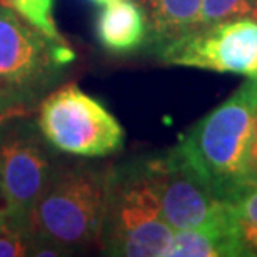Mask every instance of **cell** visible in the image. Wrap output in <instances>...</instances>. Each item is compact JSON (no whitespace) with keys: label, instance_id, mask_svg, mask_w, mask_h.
Listing matches in <instances>:
<instances>
[{"label":"cell","instance_id":"cell-1","mask_svg":"<svg viewBox=\"0 0 257 257\" xmlns=\"http://www.w3.org/2000/svg\"><path fill=\"white\" fill-rule=\"evenodd\" d=\"M110 166L59 161L32 215L34 255H69L100 242Z\"/></svg>","mask_w":257,"mask_h":257},{"label":"cell","instance_id":"cell-2","mask_svg":"<svg viewBox=\"0 0 257 257\" xmlns=\"http://www.w3.org/2000/svg\"><path fill=\"white\" fill-rule=\"evenodd\" d=\"M257 120V79H249L189 128L177 152L220 200L245 184L249 144Z\"/></svg>","mask_w":257,"mask_h":257},{"label":"cell","instance_id":"cell-3","mask_svg":"<svg viewBox=\"0 0 257 257\" xmlns=\"http://www.w3.org/2000/svg\"><path fill=\"white\" fill-rule=\"evenodd\" d=\"M174 230L164 217L152 156L110 166L100 249L114 257H167Z\"/></svg>","mask_w":257,"mask_h":257},{"label":"cell","instance_id":"cell-4","mask_svg":"<svg viewBox=\"0 0 257 257\" xmlns=\"http://www.w3.org/2000/svg\"><path fill=\"white\" fill-rule=\"evenodd\" d=\"M74 60L69 44L50 40L0 4V117L32 110Z\"/></svg>","mask_w":257,"mask_h":257},{"label":"cell","instance_id":"cell-5","mask_svg":"<svg viewBox=\"0 0 257 257\" xmlns=\"http://www.w3.org/2000/svg\"><path fill=\"white\" fill-rule=\"evenodd\" d=\"M52 149L25 114L0 117V204L17 232L32 235L35 204L59 162Z\"/></svg>","mask_w":257,"mask_h":257},{"label":"cell","instance_id":"cell-6","mask_svg":"<svg viewBox=\"0 0 257 257\" xmlns=\"http://www.w3.org/2000/svg\"><path fill=\"white\" fill-rule=\"evenodd\" d=\"M37 125L55 151L77 157H107L124 146L114 114L75 84L52 90L39 104Z\"/></svg>","mask_w":257,"mask_h":257},{"label":"cell","instance_id":"cell-7","mask_svg":"<svg viewBox=\"0 0 257 257\" xmlns=\"http://www.w3.org/2000/svg\"><path fill=\"white\" fill-rule=\"evenodd\" d=\"M169 65L257 77V19H232L200 27L156 54Z\"/></svg>","mask_w":257,"mask_h":257},{"label":"cell","instance_id":"cell-8","mask_svg":"<svg viewBox=\"0 0 257 257\" xmlns=\"http://www.w3.org/2000/svg\"><path fill=\"white\" fill-rule=\"evenodd\" d=\"M152 164L164 217L174 230L202 227L225 209V200L209 191L176 147L152 156Z\"/></svg>","mask_w":257,"mask_h":257},{"label":"cell","instance_id":"cell-9","mask_svg":"<svg viewBox=\"0 0 257 257\" xmlns=\"http://www.w3.org/2000/svg\"><path fill=\"white\" fill-rule=\"evenodd\" d=\"M99 44L110 54H128L146 47L149 40L147 15L137 0H109L95 20Z\"/></svg>","mask_w":257,"mask_h":257},{"label":"cell","instance_id":"cell-10","mask_svg":"<svg viewBox=\"0 0 257 257\" xmlns=\"http://www.w3.org/2000/svg\"><path fill=\"white\" fill-rule=\"evenodd\" d=\"M247 257L229 204L202 227L176 230L167 257Z\"/></svg>","mask_w":257,"mask_h":257},{"label":"cell","instance_id":"cell-11","mask_svg":"<svg viewBox=\"0 0 257 257\" xmlns=\"http://www.w3.org/2000/svg\"><path fill=\"white\" fill-rule=\"evenodd\" d=\"M149 24L146 47L152 54L200 27L202 0H142Z\"/></svg>","mask_w":257,"mask_h":257},{"label":"cell","instance_id":"cell-12","mask_svg":"<svg viewBox=\"0 0 257 257\" xmlns=\"http://www.w3.org/2000/svg\"><path fill=\"white\" fill-rule=\"evenodd\" d=\"M247 257L257 255V182L242 184L225 199Z\"/></svg>","mask_w":257,"mask_h":257},{"label":"cell","instance_id":"cell-13","mask_svg":"<svg viewBox=\"0 0 257 257\" xmlns=\"http://www.w3.org/2000/svg\"><path fill=\"white\" fill-rule=\"evenodd\" d=\"M35 30L55 42H67L54 19V0H0Z\"/></svg>","mask_w":257,"mask_h":257},{"label":"cell","instance_id":"cell-14","mask_svg":"<svg viewBox=\"0 0 257 257\" xmlns=\"http://www.w3.org/2000/svg\"><path fill=\"white\" fill-rule=\"evenodd\" d=\"M232 19H257V0H202L200 27Z\"/></svg>","mask_w":257,"mask_h":257},{"label":"cell","instance_id":"cell-15","mask_svg":"<svg viewBox=\"0 0 257 257\" xmlns=\"http://www.w3.org/2000/svg\"><path fill=\"white\" fill-rule=\"evenodd\" d=\"M35 240L30 234L10 229L0 235V257H24L34 255Z\"/></svg>","mask_w":257,"mask_h":257},{"label":"cell","instance_id":"cell-16","mask_svg":"<svg viewBox=\"0 0 257 257\" xmlns=\"http://www.w3.org/2000/svg\"><path fill=\"white\" fill-rule=\"evenodd\" d=\"M247 182H257V120L249 144L247 169H245V184Z\"/></svg>","mask_w":257,"mask_h":257},{"label":"cell","instance_id":"cell-17","mask_svg":"<svg viewBox=\"0 0 257 257\" xmlns=\"http://www.w3.org/2000/svg\"><path fill=\"white\" fill-rule=\"evenodd\" d=\"M7 230H10L9 222H7V215H5L4 209L0 207V235L5 234V232H7Z\"/></svg>","mask_w":257,"mask_h":257},{"label":"cell","instance_id":"cell-18","mask_svg":"<svg viewBox=\"0 0 257 257\" xmlns=\"http://www.w3.org/2000/svg\"><path fill=\"white\" fill-rule=\"evenodd\" d=\"M92 4H97V5H104L105 2H109V0H90ZM137 2H142V0H137Z\"/></svg>","mask_w":257,"mask_h":257},{"label":"cell","instance_id":"cell-19","mask_svg":"<svg viewBox=\"0 0 257 257\" xmlns=\"http://www.w3.org/2000/svg\"><path fill=\"white\" fill-rule=\"evenodd\" d=\"M0 207H2V204H0Z\"/></svg>","mask_w":257,"mask_h":257}]
</instances>
